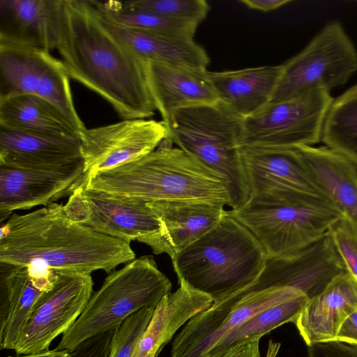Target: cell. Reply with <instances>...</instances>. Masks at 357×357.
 I'll return each instance as SVG.
<instances>
[{"label": "cell", "instance_id": "1", "mask_svg": "<svg viewBox=\"0 0 357 357\" xmlns=\"http://www.w3.org/2000/svg\"><path fill=\"white\" fill-rule=\"evenodd\" d=\"M56 50L70 78L103 98L122 119L155 114L146 61L106 27L90 0H61Z\"/></svg>", "mask_w": 357, "mask_h": 357}, {"label": "cell", "instance_id": "2", "mask_svg": "<svg viewBox=\"0 0 357 357\" xmlns=\"http://www.w3.org/2000/svg\"><path fill=\"white\" fill-rule=\"evenodd\" d=\"M135 259L130 243L73 221L57 203L13 213L1 225L0 262L91 274Z\"/></svg>", "mask_w": 357, "mask_h": 357}, {"label": "cell", "instance_id": "3", "mask_svg": "<svg viewBox=\"0 0 357 357\" xmlns=\"http://www.w3.org/2000/svg\"><path fill=\"white\" fill-rule=\"evenodd\" d=\"M165 139L153 151L116 167L87 175V189L146 202L207 199L229 205L225 179Z\"/></svg>", "mask_w": 357, "mask_h": 357}, {"label": "cell", "instance_id": "4", "mask_svg": "<svg viewBox=\"0 0 357 357\" xmlns=\"http://www.w3.org/2000/svg\"><path fill=\"white\" fill-rule=\"evenodd\" d=\"M267 255L252 232L226 211L221 220L172 261L178 280L219 302L252 283Z\"/></svg>", "mask_w": 357, "mask_h": 357}, {"label": "cell", "instance_id": "5", "mask_svg": "<svg viewBox=\"0 0 357 357\" xmlns=\"http://www.w3.org/2000/svg\"><path fill=\"white\" fill-rule=\"evenodd\" d=\"M243 121V118L218 100L177 110L165 123L167 139L225 179L231 210L250 199L241 153Z\"/></svg>", "mask_w": 357, "mask_h": 357}, {"label": "cell", "instance_id": "6", "mask_svg": "<svg viewBox=\"0 0 357 357\" xmlns=\"http://www.w3.org/2000/svg\"><path fill=\"white\" fill-rule=\"evenodd\" d=\"M171 289L170 280L152 256L133 259L108 274L55 349L72 353L86 340L121 324L137 311L155 308Z\"/></svg>", "mask_w": 357, "mask_h": 357}, {"label": "cell", "instance_id": "7", "mask_svg": "<svg viewBox=\"0 0 357 357\" xmlns=\"http://www.w3.org/2000/svg\"><path fill=\"white\" fill-rule=\"evenodd\" d=\"M229 211L252 232L270 257L311 246L327 236L343 217L330 208L273 204L252 198Z\"/></svg>", "mask_w": 357, "mask_h": 357}, {"label": "cell", "instance_id": "8", "mask_svg": "<svg viewBox=\"0 0 357 357\" xmlns=\"http://www.w3.org/2000/svg\"><path fill=\"white\" fill-rule=\"evenodd\" d=\"M282 66L279 82L269 102L289 100L317 90L330 91L344 84L357 70V52L341 24L333 22Z\"/></svg>", "mask_w": 357, "mask_h": 357}, {"label": "cell", "instance_id": "9", "mask_svg": "<svg viewBox=\"0 0 357 357\" xmlns=\"http://www.w3.org/2000/svg\"><path fill=\"white\" fill-rule=\"evenodd\" d=\"M241 153L250 198L338 211L312 178L298 148L241 146Z\"/></svg>", "mask_w": 357, "mask_h": 357}, {"label": "cell", "instance_id": "10", "mask_svg": "<svg viewBox=\"0 0 357 357\" xmlns=\"http://www.w3.org/2000/svg\"><path fill=\"white\" fill-rule=\"evenodd\" d=\"M333 99L330 91L317 90L268 103L244 119L241 146L297 148L319 143Z\"/></svg>", "mask_w": 357, "mask_h": 357}, {"label": "cell", "instance_id": "11", "mask_svg": "<svg viewBox=\"0 0 357 357\" xmlns=\"http://www.w3.org/2000/svg\"><path fill=\"white\" fill-rule=\"evenodd\" d=\"M91 274L56 272L50 288L37 300L15 344L16 355L50 350L52 342L77 321L93 293Z\"/></svg>", "mask_w": 357, "mask_h": 357}, {"label": "cell", "instance_id": "12", "mask_svg": "<svg viewBox=\"0 0 357 357\" xmlns=\"http://www.w3.org/2000/svg\"><path fill=\"white\" fill-rule=\"evenodd\" d=\"M63 210L73 221L128 243L137 241L151 247L162 232L161 223L146 202L92 190L82 183Z\"/></svg>", "mask_w": 357, "mask_h": 357}, {"label": "cell", "instance_id": "13", "mask_svg": "<svg viewBox=\"0 0 357 357\" xmlns=\"http://www.w3.org/2000/svg\"><path fill=\"white\" fill-rule=\"evenodd\" d=\"M302 294L292 287H273L251 292L228 306L212 305L194 316L174 337L171 357H205L220 339L252 316Z\"/></svg>", "mask_w": 357, "mask_h": 357}, {"label": "cell", "instance_id": "14", "mask_svg": "<svg viewBox=\"0 0 357 357\" xmlns=\"http://www.w3.org/2000/svg\"><path fill=\"white\" fill-rule=\"evenodd\" d=\"M167 137L165 124L153 119H122L112 124L86 128L79 135L86 176L146 155Z\"/></svg>", "mask_w": 357, "mask_h": 357}, {"label": "cell", "instance_id": "15", "mask_svg": "<svg viewBox=\"0 0 357 357\" xmlns=\"http://www.w3.org/2000/svg\"><path fill=\"white\" fill-rule=\"evenodd\" d=\"M347 271L328 234L298 252L277 257H267L258 278L237 294L242 297L273 287H292L311 298L321 293L335 276Z\"/></svg>", "mask_w": 357, "mask_h": 357}, {"label": "cell", "instance_id": "16", "mask_svg": "<svg viewBox=\"0 0 357 357\" xmlns=\"http://www.w3.org/2000/svg\"><path fill=\"white\" fill-rule=\"evenodd\" d=\"M86 176L84 162L59 170L0 165V220L16 210L45 206L70 195Z\"/></svg>", "mask_w": 357, "mask_h": 357}, {"label": "cell", "instance_id": "17", "mask_svg": "<svg viewBox=\"0 0 357 357\" xmlns=\"http://www.w3.org/2000/svg\"><path fill=\"white\" fill-rule=\"evenodd\" d=\"M56 271L41 266L0 262V349L14 350L39 297Z\"/></svg>", "mask_w": 357, "mask_h": 357}, {"label": "cell", "instance_id": "18", "mask_svg": "<svg viewBox=\"0 0 357 357\" xmlns=\"http://www.w3.org/2000/svg\"><path fill=\"white\" fill-rule=\"evenodd\" d=\"M158 218L160 236L150 247L154 254L171 259L211 229L222 219L224 204L207 199L165 200L147 202Z\"/></svg>", "mask_w": 357, "mask_h": 357}, {"label": "cell", "instance_id": "19", "mask_svg": "<svg viewBox=\"0 0 357 357\" xmlns=\"http://www.w3.org/2000/svg\"><path fill=\"white\" fill-rule=\"evenodd\" d=\"M83 162L79 137L0 129V165L40 170H59Z\"/></svg>", "mask_w": 357, "mask_h": 357}, {"label": "cell", "instance_id": "20", "mask_svg": "<svg viewBox=\"0 0 357 357\" xmlns=\"http://www.w3.org/2000/svg\"><path fill=\"white\" fill-rule=\"evenodd\" d=\"M357 312V278L348 271L335 276L317 296L309 298L294 321L307 346L334 341L343 322Z\"/></svg>", "mask_w": 357, "mask_h": 357}, {"label": "cell", "instance_id": "21", "mask_svg": "<svg viewBox=\"0 0 357 357\" xmlns=\"http://www.w3.org/2000/svg\"><path fill=\"white\" fill-rule=\"evenodd\" d=\"M149 88L165 123L181 109L218 101L208 70L146 61Z\"/></svg>", "mask_w": 357, "mask_h": 357}, {"label": "cell", "instance_id": "22", "mask_svg": "<svg viewBox=\"0 0 357 357\" xmlns=\"http://www.w3.org/2000/svg\"><path fill=\"white\" fill-rule=\"evenodd\" d=\"M61 0H0V40L56 49Z\"/></svg>", "mask_w": 357, "mask_h": 357}, {"label": "cell", "instance_id": "23", "mask_svg": "<svg viewBox=\"0 0 357 357\" xmlns=\"http://www.w3.org/2000/svg\"><path fill=\"white\" fill-rule=\"evenodd\" d=\"M178 284V289L165 296L154 308L132 357H158L182 326L213 305L209 296L193 289L183 281Z\"/></svg>", "mask_w": 357, "mask_h": 357}, {"label": "cell", "instance_id": "24", "mask_svg": "<svg viewBox=\"0 0 357 357\" xmlns=\"http://www.w3.org/2000/svg\"><path fill=\"white\" fill-rule=\"evenodd\" d=\"M282 66H264L234 70L208 71L218 100L243 119L271 100L279 82Z\"/></svg>", "mask_w": 357, "mask_h": 357}, {"label": "cell", "instance_id": "25", "mask_svg": "<svg viewBox=\"0 0 357 357\" xmlns=\"http://www.w3.org/2000/svg\"><path fill=\"white\" fill-rule=\"evenodd\" d=\"M297 148L316 183L343 218L357 227V167L326 146Z\"/></svg>", "mask_w": 357, "mask_h": 357}, {"label": "cell", "instance_id": "26", "mask_svg": "<svg viewBox=\"0 0 357 357\" xmlns=\"http://www.w3.org/2000/svg\"><path fill=\"white\" fill-rule=\"evenodd\" d=\"M100 17L106 27L144 61L207 70L209 56L193 38L132 29Z\"/></svg>", "mask_w": 357, "mask_h": 357}, {"label": "cell", "instance_id": "27", "mask_svg": "<svg viewBox=\"0 0 357 357\" xmlns=\"http://www.w3.org/2000/svg\"><path fill=\"white\" fill-rule=\"evenodd\" d=\"M53 56L31 46L0 40V100L36 95Z\"/></svg>", "mask_w": 357, "mask_h": 357}, {"label": "cell", "instance_id": "28", "mask_svg": "<svg viewBox=\"0 0 357 357\" xmlns=\"http://www.w3.org/2000/svg\"><path fill=\"white\" fill-rule=\"evenodd\" d=\"M0 129L79 137L70 121L56 108L36 95H22L0 100Z\"/></svg>", "mask_w": 357, "mask_h": 357}, {"label": "cell", "instance_id": "29", "mask_svg": "<svg viewBox=\"0 0 357 357\" xmlns=\"http://www.w3.org/2000/svg\"><path fill=\"white\" fill-rule=\"evenodd\" d=\"M308 300L305 294H302L252 316L220 339L205 357H220L232 348L261 339L284 324L294 323Z\"/></svg>", "mask_w": 357, "mask_h": 357}, {"label": "cell", "instance_id": "30", "mask_svg": "<svg viewBox=\"0 0 357 357\" xmlns=\"http://www.w3.org/2000/svg\"><path fill=\"white\" fill-rule=\"evenodd\" d=\"M321 141L357 167V84L333 99Z\"/></svg>", "mask_w": 357, "mask_h": 357}, {"label": "cell", "instance_id": "31", "mask_svg": "<svg viewBox=\"0 0 357 357\" xmlns=\"http://www.w3.org/2000/svg\"><path fill=\"white\" fill-rule=\"evenodd\" d=\"M99 14L119 26L151 33L193 38L199 24L167 18L127 6L123 1L90 0Z\"/></svg>", "mask_w": 357, "mask_h": 357}, {"label": "cell", "instance_id": "32", "mask_svg": "<svg viewBox=\"0 0 357 357\" xmlns=\"http://www.w3.org/2000/svg\"><path fill=\"white\" fill-rule=\"evenodd\" d=\"M132 8L151 12L167 18L200 24L207 16L210 6L205 0H132L123 1Z\"/></svg>", "mask_w": 357, "mask_h": 357}, {"label": "cell", "instance_id": "33", "mask_svg": "<svg viewBox=\"0 0 357 357\" xmlns=\"http://www.w3.org/2000/svg\"><path fill=\"white\" fill-rule=\"evenodd\" d=\"M154 308H144L120 325L109 357H132L134 349L145 331Z\"/></svg>", "mask_w": 357, "mask_h": 357}, {"label": "cell", "instance_id": "34", "mask_svg": "<svg viewBox=\"0 0 357 357\" xmlns=\"http://www.w3.org/2000/svg\"><path fill=\"white\" fill-rule=\"evenodd\" d=\"M329 234L347 270L357 278V227L342 217Z\"/></svg>", "mask_w": 357, "mask_h": 357}, {"label": "cell", "instance_id": "35", "mask_svg": "<svg viewBox=\"0 0 357 357\" xmlns=\"http://www.w3.org/2000/svg\"><path fill=\"white\" fill-rule=\"evenodd\" d=\"M120 325L86 340L71 353L72 356L109 357Z\"/></svg>", "mask_w": 357, "mask_h": 357}, {"label": "cell", "instance_id": "36", "mask_svg": "<svg viewBox=\"0 0 357 357\" xmlns=\"http://www.w3.org/2000/svg\"><path fill=\"white\" fill-rule=\"evenodd\" d=\"M310 357H357V346L339 341L314 343L308 346Z\"/></svg>", "mask_w": 357, "mask_h": 357}, {"label": "cell", "instance_id": "37", "mask_svg": "<svg viewBox=\"0 0 357 357\" xmlns=\"http://www.w3.org/2000/svg\"><path fill=\"white\" fill-rule=\"evenodd\" d=\"M334 341L357 346V312L343 322Z\"/></svg>", "mask_w": 357, "mask_h": 357}, {"label": "cell", "instance_id": "38", "mask_svg": "<svg viewBox=\"0 0 357 357\" xmlns=\"http://www.w3.org/2000/svg\"><path fill=\"white\" fill-rule=\"evenodd\" d=\"M259 341L260 338H258L250 343L232 348L220 357H261Z\"/></svg>", "mask_w": 357, "mask_h": 357}, {"label": "cell", "instance_id": "39", "mask_svg": "<svg viewBox=\"0 0 357 357\" xmlns=\"http://www.w3.org/2000/svg\"><path fill=\"white\" fill-rule=\"evenodd\" d=\"M291 0H241L240 2L248 8L262 12H269L276 10L285 4L291 3Z\"/></svg>", "mask_w": 357, "mask_h": 357}, {"label": "cell", "instance_id": "40", "mask_svg": "<svg viewBox=\"0 0 357 357\" xmlns=\"http://www.w3.org/2000/svg\"><path fill=\"white\" fill-rule=\"evenodd\" d=\"M8 357H73L71 353L65 351H58L55 349L52 350H49L47 351L37 353V354H23V355H17L13 356Z\"/></svg>", "mask_w": 357, "mask_h": 357}, {"label": "cell", "instance_id": "41", "mask_svg": "<svg viewBox=\"0 0 357 357\" xmlns=\"http://www.w3.org/2000/svg\"><path fill=\"white\" fill-rule=\"evenodd\" d=\"M280 348V343L273 342V340H269L265 357H276Z\"/></svg>", "mask_w": 357, "mask_h": 357}]
</instances>
